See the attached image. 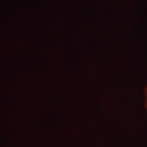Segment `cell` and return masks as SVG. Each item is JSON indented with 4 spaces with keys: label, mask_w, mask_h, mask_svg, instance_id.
Listing matches in <instances>:
<instances>
[{
    "label": "cell",
    "mask_w": 147,
    "mask_h": 147,
    "mask_svg": "<svg viewBox=\"0 0 147 147\" xmlns=\"http://www.w3.org/2000/svg\"><path fill=\"white\" fill-rule=\"evenodd\" d=\"M144 106L145 108H146V109L147 110V84L146 87L144 88Z\"/></svg>",
    "instance_id": "1"
}]
</instances>
